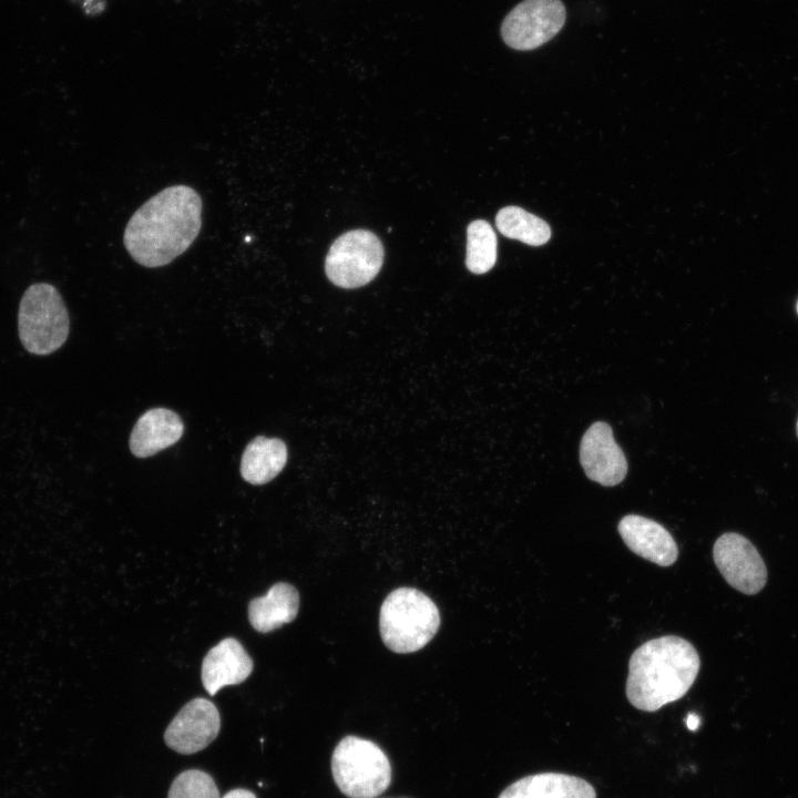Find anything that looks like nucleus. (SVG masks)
Wrapping results in <instances>:
<instances>
[{"instance_id":"obj_11","label":"nucleus","mask_w":798,"mask_h":798,"mask_svg":"<svg viewBox=\"0 0 798 798\" xmlns=\"http://www.w3.org/2000/svg\"><path fill=\"white\" fill-rule=\"evenodd\" d=\"M617 529L626 546L638 556L659 566H669L676 562L677 544L658 522L628 514L621 519Z\"/></svg>"},{"instance_id":"obj_12","label":"nucleus","mask_w":798,"mask_h":798,"mask_svg":"<svg viewBox=\"0 0 798 798\" xmlns=\"http://www.w3.org/2000/svg\"><path fill=\"white\" fill-rule=\"evenodd\" d=\"M253 671V661L242 644L227 637L212 647L202 664L203 686L209 695H215L227 685L244 682Z\"/></svg>"},{"instance_id":"obj_2","label":"nucleus","mask_w":798,"mask_h":798,"mask_svg":"<svg viewBox=\"0 0 798 798\" xmlns=\"http://www.w3.org/2000/svg\"><path fill=\"white\" fill-rule=\"evenodd\" d=\"M699 667L698 653L685 638L666 635L649 640L630 658L626 697L637 709L655 712L682 698Z\"/></svg>"},{"instance_id":"obj_8","label":"nucleus","mask_w":798,"mask_h":798,"mask_svg":"<svg viewBox=\"0 0 798 798\" xmlns=\"http://www.w3.org/2000/svg\"><path fill=\"white\" fill-rule=\"evenodd\" d=\"M714 562L726 582L747 595L766 584L767 570L756 548L741 534H722L713 548Z\"/></svg>"},{"instance_id":"obj_20","label":"nucleus","mask_w":798,"mask_h":798,"mask_svg":"<svg viewBox=\"0 0 798 798\" xmlns=\"http://www.w3.org/2000/svg\"><path fill=\"white\" fill-rule=\"evenodd\" d=\"M222 798H257L254 792L247 789L237 788L228 791Z\"/></svg>"},{"instance_id":"obj_4","label":"nucleus","mask_w":798,"mask_h":798,"mask_svg":"<svg viewBox=\"0 0 798 798\" xmlns=\"http://www.w3.org/2000/svg\"><path fill=\"white\" fill-rule=\"evenodd\" d=\"M18 330L22 346L33 355H50L65 342L70 318L54 286L35 283L27 288L19 305Z\"/></svg>"},{"instance_id":"obj_9","label":"nucleus","mask_w":798,"mask_h":798,"mask_svg":"<svg viewBox=\"0 0 798 798\" xmlns=\"http://www.w3.org/2000/svg\"><path fill=\"white\" fill-rule=\"evenodd\" d=\"M221 717L216 706L198 697L190 700L167 726L165 744L173 750L191 755L206 748L218 735Z\"/></svg>"},{"instance_id":"obj_14","label":"nucleus","mask_w":798,"mask_h":798,"mask_svg":"<svg viewBox=\"0 0 798 798\" xmlns=\"http://www.w3.org/2000/svg\"><path fill=\"white\" fill-rule=\"evenodd\" d=\"M499 798H596V792L583 778L560 773H541L514 781Z\"/></svg>"},{"instance_id":"obj_7","label":"nucleus","mask_w":798,"mask_h":798,"mask_svg":"<svg viewBox=\"0 0 798 798\" xmlns=\"http://www.w3.org/2000/svg\"><path fill=\"white\" fill-rule=\"evenodd\" d=\"M566 18L561 0H524L504 18L501 35L515 50H532L551 40Z\"/></svg>"},{"instance_id":"obj_5","label":"nucleus","mask_w":798,"mask_h":798,"mask_svg":"<svg viewBox=\"0 0 798 798\" xmlns=\"http://www.w3.org/2000/svg\"><path fill=\"white\" fill-rule=\"evenodd\" d=\"M331 771L340 791L349 798H375L390 785L391 767L375 743L356 736L344 737L331 757Z\"/></svg>"},{"instance_id":"obj_16","label":"nucleus","mask_w":798,"mask_h":798,"mask_svg":"<svg viewBox=\"0 0 798 798\" xmlns=\"http://www.w3.org/2000/svg\"><path fill=\"white\" fill-rule=\"evenodd\" d=\"M286 461L287 447L284 441L258 436L243 452L241 474L250 484H265L284 469Z\"/></svg>"},{"instance_id":"obj_19","label":"nucleus","mask_w":798,"mask_h":798,"mask_svg":"<svg viewBox=\"0 0 798 798\" xmlns=\"http://www.w3.org/2000/svg\"><path fill=\"white\" fill-rule=\"evenodd\" d=\"M167 798H221L212 776L203 770L188 769L172 782Z\"/></svg>"},{"instance_id":"obj_18","label":"nucleus","mask_w":798,"mask_h":798,"mask_svg":"<svg viewBox=\"0 0 798 798\" xmlns=\"http://www.w3.org/2000/svg\"><path fill=\"white\" fill-rule=\"evenodd\" d=\"M497 235L492 226L477 219L467 229L466 265L473 274L488 273L497 262Z\"/></svg>"},{"instance_id":"obj_23","label":"nucleus","mask_w":798,"mask_h":798,"mask_svg":"<svg viewBox=\"0 0 798 798\" xmlns=\"http://www.w3.org/2000/svg\"><path fill=\"white\" fill-rule=\"evenodd\" d=\"M797 313H798V303H797Z\"/></svg>"},{"instance_id":"obj_3","label":"nucleus","mask_w":798,"mask_h":798,"mask_svg":"<svg viewBox=\"0 0 798 798\" xmlns=\"http://www.w3.org/2000/svg\"><path fill=\"white\" fill-rule=\"evenodd\" d=\"M440 626L434 602L412 587H399L385 598L379 615L380 635L392 652L405 654L421 649Z\"/></svg>"},{"instance_id":"obj_13","label":"nucleus","mask_w":798,"mask_h":798,"mask_svg":"<svg viewBox=\"0 0 798 798\" xmlns=\"http://www.w3.org/2000/svg\"><path fill=\"white\" fill-rule=\"evenodd\" d=\"M184 431L181 417L166 408H153L136 421L130 437V450L147 458L176 443Z\"/></svg>"},{"instance_id":"obj_15","label":"nucleus","mask_w":798,"mask_h":798,"mask_svg":"<svg viewBox=\"0 0 798 798\" xmlns=\"http://www.w3.org/2000/svg\"><path fill=\"white\" fill-rule=\"evenodd\" d=\"M298 608L297 590L291 584L279 582L274 584L264 596L249 602L248 618L257 632L268 633L294 621Z\"/></svg>"},{"instance_id":"obj_1","label":"nucleus","mask_w":798,"mask_h":798,"mask_svg":"<svg viewBox=\"0 0 798 798\" xmlns=\"http://www.w3.org/2000/svg\"><path fill=\"white\" fill-rule=\"evenodd\" d=\"M203 201L188 185H171L144 202L130 217L123 244L137 264L163 267L185 253L202 228Z\"/></svg>"},{"instance_id":"obj_21","label":"nucleus","mask_w":798,"mask_h":798,"mask_svg":"<svg viewBox=\"0 0 798 798\" xmlns=\"http://www.w3.org/2000/svg\"><path fill=\"white\" fill-rule=\"evenodd\" d=\"M686 725L690 730H695L699 725V717L695 714H689L686 719Z\"/></svg>"},{"instance_id":"obj_17","label":"nucleus","mask_w":798,"mask_h":798,"mask_svg":"<svg viewBox=\"0 0 798 798\" xmlns=\"http://www.w3.org/2000/svg\"><path fill=\"white\" fill-rule=\"evenodd\" d=\"M495 224L505 237L531 246H541L551 237L550 226L543 219L518 206L501 208L495 216Z\"/></svg>"},{"instance_id":"obj_6","label":"nucleus","mask_w":798,"mask_h":798,"mask_svg":"<svg viewBox=\"0 0 798 798\" xmlns=\"http://www.w3.org/2000/svg\"><path fill=\"white\" fill-rule=\"evenodd\" d=\"M383 263L380 239L366 229L349 231L330 246L325 262L329 280L338 287L357 288L371 282Z\"/></svg>"},{"instance_id":"obj_22","label":"nucleus","mask_w":798,"mask_h":798,"mask_svg":"<svg viewBox=\"0 0 798 798\" xmlns=\"http://www.w3.org/2000/svg\"><path fill=\"white\" fill-rule=\"evenodd\" d=\"M796 433H797V437H798V419H797V423H796Z\"/></svg>"},{"instance_id":"obj_10","label":"nucleus","mask_w":798,"mask_h":798,"mask_svg":"<svg viewBox=\"0 0 798 798\" xmlns=\"http://www.w3.org/2000/svg\"><path fill=\"white\" fill-rule=\"evenodd\" d=\"M580 460L587 478L605 487L618 484L627 473L626 458L605 422H595L585 431Z\"/></svg>"}]
</instances>
